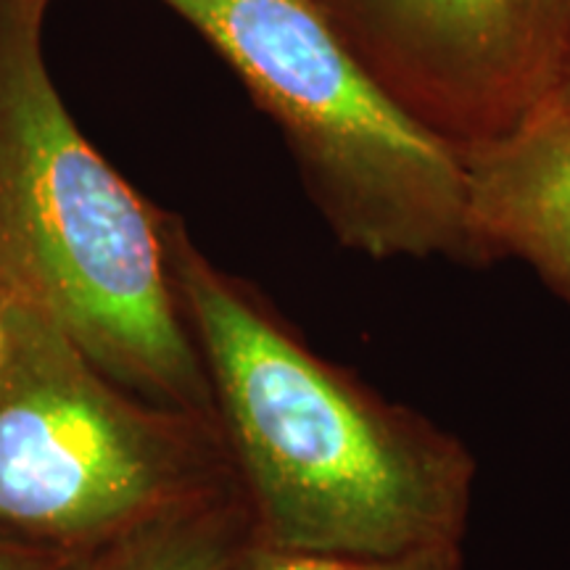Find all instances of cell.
I'll use <instances>...</instances> for the list:
<instances>
[{
    "instance_id": "1",
    "label": "cell",
    "mask_w": 570,
    "mask_h": 570,
    "mask_svg": "<svg viewBox=\"0 0 570 570\" xmlns=\"http://www.w3.org/2000/svg\"><path fill=\"white\" fill-rule=\"evenodd\" d=\"M169 273L254 544L320 554L465 544L479 462L458 433L315 352L252 281L198 248L180 214Z\"/></svg>"
},
{
    "instance_id": "2",
    "label": "cell",
    "mask_w": 570,
    "mask_h": 570,
    "mask_svg": "<svg viewBox=\"0 0 570 570\" xmlns=\"http://www.w3.org/2000/svg\"><path fill=\"white\" fill-rule=\"evenodd\" d=\"M85 138L42 27H0V304L40 312L109 381L214 417L169 273V223Z\"/></svg>"
},
{
    "instance_id": "3",
    "label": "cell",
    "mask_w": 570,
    "mask_h": 570,
    "mask_svg": "<svg viewBox=\"0 0 570 570\" xmlns=\"http://www.w3.org/2000/svg\"><path fill=\"white\" fill-rule=\"evenodd\" d=\"M281 127L333 238L375 262L475 265L460 154L415 122L315 0H159Z\"/></svg>"
},
{
    "instance_id": "4",
    "label": "cell",
    "mask_w": 570,
    "mask_h": 570,
    "mask_svg": "<svg viewBox=\"0 0 570 570\" xmlns=\"http://www.w3.org/2000/svg\"><path fill=\"white\" fill-rule=\"evenodd\" d=\"M0 320V541L90 558L240 491L217 420L117 386L30 306Z\"/></svg>"
},
{
    "instance_id": "5",
    "label": "cell",
    "mask_w": 570,
    "mask_h": 570,
    "mask_svg": "<svg viewBox=\"0 0 570 570\" xmlns=\"http://www.w3.org/2000/svg\"><path fill=\"white\" fill-rule=\"evenodd\" d=\"M394 101L452 151L560 101L570 0H315Z\"/></svg>"
},
{
    "instance_id": "6",
    "label": "cell",
    "mask_w": 570,
    "mask_h": 570,
    "mask_svg": "<svg viewBox=\"0 0 570 570\" xmlns=\"http://www.w3.org/2000/svg\"><path fill=\"white\" fill-rule=\"evenodd\" d=\"M475 265L515 259L570 312V117L558 104L460 154Z\"/></svg>"
},
{
    "instance_id": "7",
    "label": "cell",
    "mask_w": 570,
    "mask_h": 570,
    "mask_svg": "<svg viewBox=\"0 0 570 570\" xmlns=\"http://www.w3.org/2000/svg\"><path fill=\"white\" fill-rule=\"evenodd\" d=\"M254 544L240 491L169 512L114 541L85 570H233Z\"/></svg>"
},
{
    "instance_id": "8",
    "label": "cell",
    "mask_w": 570,
    "mask_h": 570,
    "mask_svg": "<svg viewBox=\"0 0 570 570\" xmlns=\"http://www.w3.org/2000/svg\"><path fill=\"white\" fill-rule=\"evenodd\" d=\"M233 570H465V544H433L399 554L285 552L252 544Z\"/></svg>"
},
{
    "instance_id": "9",
    "label": "cell",
    "mask_w": 570,
    "mask_h": 570,
    "mask_svg": "<svg viewBox=\"0 0 570 570\" xmlns=\"http://www.w3.org/2000/svg\"><path fill=\"white\" fill-rule=\"evenodd\" d=\"M92 558L96 554L80 558V554L42 552L0 541V570H85Z\"/></svg>"
},
{
    "instance_id": "10",
    "label": "cell",
    "mask_w": 570,
    "mask_h": 570,
    "mask_svg": "<svg viewBox=\"0 0 570 570\" xmlns=\"http://www.w3.org/2000/svg\"><path fill=\"white\" fill-rule=\"evenodd\" d=\"M51 0H0V27H42Z\"/></svg>"
},
{
    "instance_id": "11",
    "label": "cell",
    "mask_w": 570,
    "mask_h": 570,
    "mask_svg": "<svg viewBox=\"0 0 570 570\" xmlns=\"http://www.w3.org/2000/svg\"><path fill=\"white\" fill-rule=\"evenodd\" d=\"M558 106L562 111L568 114L570 117V80H568V85H566V90H562V96H560V101H558Z\"/></svg>"
},
{
    "instance_id": "12",
    "label": "cell",
    "mask_w": 570,
    "mask_h": 570,
    "mask_svg": "<svg viewBox=\"0 0 570 570\" xmlns=\"http://www.w3.org/2000/svg\"><path fill=\"white\" fill-rule=\"evenodd\" d=\"M0 354H3V320H0Z\"/></svg>"
}]
</instances>
